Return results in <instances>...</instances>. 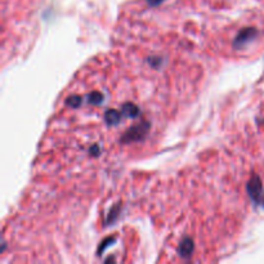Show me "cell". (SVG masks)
I'll list each match as a JSON object with an SVG mask.
<instances>
[{
	"label": "cell",
	"instance_id": "2",
	"mask_svg": "<svg viewBox=\"0 0 264 264\" xmlns=\"http://www.w3.org/2000/svg\"><path fill=\"white\" fill-rule=\"evenodd\" d=\"M164 0H147V3L150 4V5H159L160 3H163Z\"/></svg>",
	"mask_w": 264,
	"mask_h": 264
},
{
	"label": "cell",
	"instance_id": "1",
	"mask_svg": "<svg viewBox=\"0 0 264 264\" xmlns=\"http://www.w3.org/2000/svg\"><path fill=\"white\" fill-rule=\"evenodd\" d=\"M255 35H257V31H255L254 29H245V30H242L238 33L234 44H236L237 47H242V45H245V44L249 43L250 40H253Z\"/></svg>",
	"mask_w": 264,
	"mask_h": 264
}]
</instances>
